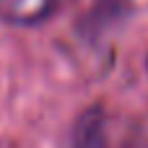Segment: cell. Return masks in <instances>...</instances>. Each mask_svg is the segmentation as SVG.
I'll return each instance as SVG.
<instances>
[{"label": "cell", "instance_id": "obj_2", "mask_svg": "<svg viewBox=\"0 0 148 148\" xmlns=\"http://www.w3.org/2000/svg\"><path fill=\"white\" fill-rule=\"evenodd\" d=\"M62 0H0V21L13 29H36L57 16Z\"/></svg>", "mask_w": 148, "mask_h": 148}, {"label": "cell", "instance_id": "obj_3", "mask_svg": "<svg viewBox=\"0 0 148 148\" xmlns=\"http://www.w3.org/2000/svg\"><path fill=\"white\" fill-rule=\"evenodd\" d=\"M146 70H148V57H146Z\"/></svg>", "mask_w": 148, "mask_h": 148}, {"label": "cell", "instance_id": "obj_1", "mask_svg": "<svg viewBox=\"0 0 148 148\" xmlns=\"http://www.w3.org/2000/svg\"><path fill=\"white\" fill-rule=\"evenodd\" d=\"M68 148H112L107 130V112L101 104L81 109L68 130Z\"/></svg>", "mask_w": 148, "mask_h": 148}]
</instances>
